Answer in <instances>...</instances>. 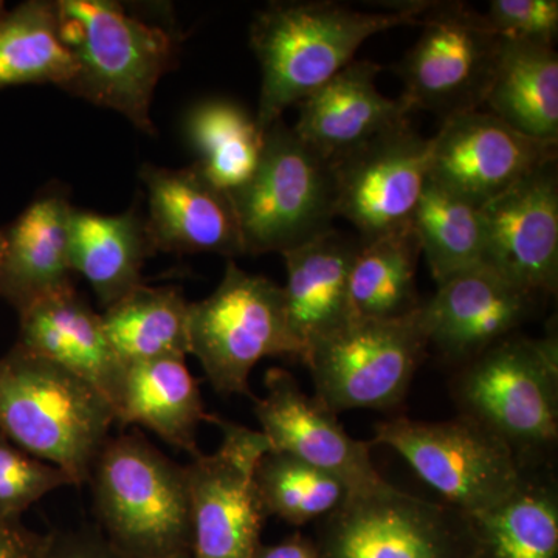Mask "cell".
I'll use <instances>...</instances> for the list:
<instances>
[{"label":"cell","mask_w":558,"mask_h":558,"mask_svg":"<svg viewBox=\"0 0 558 558\" xmlns=\"http://www.w3.org/2000/svg\"><path fill=\"white\" fill-rule=\"evenodd\" d=\"M266 396L255 399L259 432L270 450L292 454L343 481L349 495L387 483L371 461L369 444L351 438L317 396L301 389L288 371H267Z\"/></svg>","instance_id":"16"},{"label":"cell","mask_w":558,"mask_h":558,"mask_svg":"<svg viewBox=\"0 0 558 558\" xmlns=\"http://www.w3.org/2000/svg\"><path fill=\"white\" fill-rule=\"evenodd\" d=\"M484 106L520 134L558 143V57L554 46L501 38Z\"/></svg>","instance_id":"26"},{"label":"cell","mask_w":558,"mask_h":558,"mask_svg":"<svg viewBox=\"0 0 558 558\" xmlns=\"http://www.w3.org/2000/svg\"><path fill=\"white\" fill-rule=\"evenodd\" d=\"M222 444L185 468L193 558H255L267 519L255 483L259 459L270 450L259 429L218 416Z\"/></svg>","instance_id":"12"},{"label":"cell","mask_w":558,"mask_h":558,"mask_svg":"<svg viewBox=\"0 0 558 558\" xmlns=\"http://www.w3.org/2000/svg\"><path fill=\"white\" fill-rule=\"evenodd\" d=\"M154 253L146 218L135 209L109 216L72 208L70 267L87 279L105 310L143 284V266Z\"/></svg>","instance_id":"23"},{"label":"cell","mask_w":558,"mask_h":558,"mask_svg":"<svg viewBox=\"0 0 558 558\" xmlns=\"http://www.w3.org/2000/svg\"><path fill=\"white\" fill-rule=\"evenodd\" d=\"M360 247L359 236L332 229L317 240L282 253L288 271L282 292L300 360L315 341L354 317L349 301V277Z\"/></svg>","instance_id":"22"},{"label":"cell","mask_w":558,"mask_h":558,"mask_svg":"<svg viewBox=\"0 0 558 558\" xmlns=\"http://www.w3.org/2000/svg\"><path fill=\"white\" fill-rule=\"evenodd\" d=\"M116 422L140 425L175 449L196 457V436L209 422L199 385L185 359H160L126 366L116 407Z\"/></svg>","instance_id":"24"},{"label":"cell","mask_w":558,"mask_h":558,"mask_svg":"<svg viewBox=\"0 0 558 558\" xmlns=\"http://www.w3.org/2000/svg\"><path fill=\"white\" fill-rule=\"evenodd\" d=\"M47 543L22 526L21 520L0 519V558H43Z\"/></svg>","instance_id":"35"},{"label":"cell","mask_w":558,"mask_h":558,"mask_svg":"<svg viewBox=\"0 0 558 558\" xmlns=\"http://www.w3.org/2000/svg\"><path fill=\"white\" fill-rule=\"evenodd\" d=\"M421 244L413 226L362 242L351 277L349 301L354 317H409L421 307L416 288Z\"/></svg>","instance_id":"28"},{"label":"cell","mask_w":558,"mask_h":558,"mask_svg":"<svg viewBox=\"0 0 558 558\" xmlns=\"http://www.w3.org/2000/svg\"><path fill=\"white\" fill-rule=\"evenodd\" d=\"M557 160V143L529 138L490 112L442 121L429 138L428 179L484 207L524 175Z\"/></svg>","instance_id":"14"},{"label":"cell","mask_w":558,"mask_h":558,"mask_svg":"<svg viewBox=\"0 0 558 558\" xmlns=\"http://www.w3.org/2000/svg\"><path fill=\"white\" fill-rule=\"evenodd\" d=\"M484 16L499 38L548 46L556 43L557 0H492Z\"/></svg>","instance_id":"34"},{"label":"cell","mask_w":558,"mask_h":558,"mask_svg":"<svg viewBox=\"0 0 558 558\" xmlns=\"http://www.w3.org/2000/svg\"><path fill=\"white\" fill-rule=\"evenodd\" d=\"M255 558H319L318 550L307 539L295 535L275 546H259Z\"/></svg>","instance_id":"36"},{"label":"cell","mask_w":558,"mask_h":558,"mask_svg":"<svg viewBox=\"0 0 558 558\" xmlns=\"http://www.w3.org/2000/svg\"><path fill=\"white\" fill-rule=\"evenodd\" d=\"M3 244H5V240H3V231L0 230V259H2Z\"/></svg>","instance_id":"39"},{"label":"cell","mask_w":558,"mask_h":558,"mask_svg":"<svg viewBox=\"0 0 558 558\" xmlns=\"http://www.w3.org/2000/svg\"><path fill=\"white\" fill-rule=\"evenodd\" d=\"M483 264L535 295L558 288L557 160L483 207Z\"/></svg>","instance_id":"15"},{"label":"cell","mask_w":558,"mask_h":558,"mask_svg":"<svg viewBox=\"0 0 558 558\" xmlns=\"http://www.w3.org/2000/svg\"><path fill=\"white\" fill-rule=\"evenodd\" d=\"M72 205L58 191L32 202L3 231L0 296L17 311L73 288L69 258Z\"/></svg>","instance_id":"21"},{"label":"cell","mask_w":558,"mask_h":558,"mask_svg":"<svg viewBox=\"0 0 558 558\" xmlns=\"http://www.w3.org/2000/svg\"><path fill=\"white\" fill-rule=\"evenodd\" d=\"M432 2L389 3L385 13H363L339 2H275L258 13L250 43L263 73L256 123L266 131L284 110L325 86L360 46L389 28L421 25Z\"/></svg>","instance_id":"1"},{"label":"cell","mask_w":558,"mask_h":558,"mask_svg":"<svg viewBox=\"0 0 558 558\" xmlns=\"http://www.w3.org/2000/svg\"><path fill=\"white\" fill-rule=\"evenodd\" d=\"M462 417L501 439L521 468L545 462L558 439V340L508 337L462 365L453 380Z\"/></svg>","instance_id":"4"},{"label":"cell","mask_w":558,"mask_h":558,"mask_svg":"<svg viewBox=\"0 0 558 558\" xmlns=\"http://www.w3.org/2000/svg\"><path fill=\"white\" fill-rule=\"evenodd\" d=\"M411 226L439 284L483 264V207L427 180Z\"/></svg>","instance_id":"30"},{"label":"cell","mask_w":558,"mask_h":558,"mask_svg":"<svg viewBox=\"0 0 558 558\" xmlns=\"http://www.w3.org/2000/svg\"><path fill=\"white\" fill-rule=\"evenodd\" d=\"M427 347L418 310L402 318L352 317L315 341L301 362L314 396L333 413L391 410L405 398Z\"/></svg>","instance_id":"8"},{"label":"cell","mask_w":558,"mask_h":558,"mask_svg":"<svg viewBox=\"0 0 558 558\" xmlns=\"http://www.w3.org/2000/svg\"><path fill=\"white\" fill-rule=\"evenodd\" d=\"M255 483L267 517L295 526L326 519L349 498V488L332 473L282 451L259 459Z\"/></svg>","instance_id":"32"},{"label":"cell","mask_w":558,"mask_h":558,"mask_svg":"<svg viewBox=\"0 0 558 558\" xmlns=\"http://www.w3.org/2000/svg\"><path fill=\"white\" fill-rule=\"evenodd\" d=\"M64 486L69 473L33 457L0 433V519L21 520L35 502Z\"/></svg>","instance_id":"33"},{"label":"cell","mask_w":558,"mask_h":558,"mask_svg":"<svg viewBox=\"0 0 558 558\" xmlns=\"http://www.w3.org/2000/svg\"><path fill=\"white\" fill-rule=\"evenodd\" d=\"M337 218L347 219L362 242L410 226L428 180L429 138L410 123L369 140L330 161Z\"/></svg>","instance_id":"13"},{"label":"cell","mask_w":558,"mask_h":558,"mask_svg":"<svg viewBox=\"0 0 558 558\" xmlns=\"http://www.w3.org/2000/svg\"><path fill=\"white\" fill-rule=\"evenodd\" d=\"M230 197L245 255H282L328 233L337 218L332 167L282 119L264 131L258 167Z\"/></svg>","instance_id":"6"},{"label":"cell","mask_w":558,"mask_h":558,"mask_svg":"<svg viewBox=\"0 0 558 558\" xmlns=\"http://www.w3.org/2000/svg\"><path fill=\"white\" fill-rule=\"evenodd\" d=\"M190 354L220 395L250 396V373L266 357L301 359L281 286L227 264L208 299L190 303Z\"/></svg>","instance_id":"7"},{"label":"cell","mask_w":558,"mask_h":558,"mask_svg":"<svg viewBox=\"0 0 558 558\" xmlns=\"http://www.w3.org/2000/svg\"><path fill=\"white\" fill-rule=\"evenodd\" d=\"M75 62L62 43L57 2L31 0L0 20V89L72 80Z\"/></svg>","instance_id":"29"},{"label":"cell","mask_w":558,"mask_h":558,"mask_svg":"<svg viewBox=\"0 0 558 558\" xmlns=\"http://www.w3.org/2000/svg\"><path fill=\"white\" fill-rule=\"evenodd\" d=\"M468 517L475 558H558V487L545 464L524 469L505 501Z\"/></svg>","instance_id":"25"},{"label":"cell","mask_w":558,"mask_h":558,"mask_svg":"<svg viewBox=\"0 0 558 558\" xmlns=\"http://www.w3.org/2000/svg\"><path fill=\"white\" fill-rule=\"evenodd\" d=\"M186 132L197 167L219 189L229 193L240 189L258 167L264 131L236 102H202L191 110Z\"/></svg>","instance_id":"31"},{"label":"cell","mask_w":558,"mask_h":558,"mask_svg":"<svg viewBox=\"0 0 558 558\" xmlns=\"http://www.w3.org/2000/svg\"><path fill=\"white\" fill-rule=\"evenodd\" d=\"M20 317L17 347L86 380L116 407L126 368L110 347L101 315L75 289L38 301Z\"/></svg>","instance_id":"20"},{"label":"cell","mask_w":558,"mask_h":558,"mask_svg":"<svg viewBox=\"0 0 558 558\" xmlns=\"http://www.w3.org/2000/svg\"><path fill=\"white\" fill-rule=\"evenodd\" d=\"M538 300L481 264L439 284L418 307V317L428 344L464 365L513 336L534 317Z\"/></svg>","instance_id":"17"},{"label":"cell","mask_w":558,"mask_h":558,"mask_svg":"<svg viewBox=\"0 0 558 558\" xmlns=\"http://www.w3.org/2000/svg\"><path fill=\"white\" fill-rule=\"evenodd\" d=\"M119 553L116 550V557L108 550L92 546L89 543H64L58 549H53L51 543H47V548L44 550L43 558H117Z\"/></svg>","instance_id":"37"},{"label":"cell","mask_w":558,"mask_h":558,"mask_svg":"<svg viewBox=\"0 0 558 558\" xmlns=\"http://www.w3.org/2000/svg\"><path fill=\"white\" fill-rule=\"evenodd\" d=\"M319 558H475L469 517L389 483L326 517Z\"/></svg>","instance_id":"11"},{"label":"cell","mask_w":558,"mask_h":558,"mask_svg":"<svg viewBox=\"0 0 558 558\" xmlns=\"http://www.w3.org/2000/svg\"><path fill=\"white\" fill-rule=\"evenodd\" d=\"M190 303L175 288L140 284L101 314L106 336L126 366L190 354Z\"/></svg>","instance_id":"27"},{"label":"cell","mask_w":558,"mask_h":558,"mask_svg":"<svg viewBox=\"0 0 558 558\" xmlns=\"http://www.w3.org/2000/svg\"><path fill=\"white\" fill-rule=\"evenodd\" d=\"M142 179L148 189L146 226L156 253L245 255L229 191L215 185L196 163L182 170L145 167Z\"/></svg>","instance_id":"18"},{"label":"cell","mask_w":558,"mask_h":558,"mask_svg":"<svg viewBox=\"0 0 558 558\" xmlns=\"http://www.w3.org/2000/svg\"><path fill=\"white\" fill-rule=\"evenodd\" d=\"M95 509L124 558H189L185 468L137 435L108 439L89 481Z\"/></svg>","instance_id":"5"},{"label":"cell","mask_w":558,"mask_h":558,"mask_svg":"<svg viewBox=\"0 0 558 558\" xmlns=\"http://www.w3.org/2000/svg\"><path fill=\"white\" fill-rule=\"evenodd\" d=\"M414 46L396 65L410 112L425 110L447 120L486 102L501 38L484 13L464 2H432L418 17Z\"/></svg>","instance_id":"9"},{"label":"cell","mask_w":558,"mask_h":558,"mask_svg":"<svg viewBox=\"0 0 558 558\" xmlns=\"http://www.w3.org/2000/svg\"><path fill=\"white\" fill-rule=\"evenodd\" d=\"M57 10L62 43L75 62L62 89L156 134L150 105L161 76L174 64V36L130 16L112 0H60Z\"/></svg>","instance_id":"3"},{"label":"cell","mask_w":558,"mask_h":558,"mask_svg":"<svg viewBox=\"0 0 558 558\" xmlns=\"http://www.w3.org/2000/svg\"><path fill=\"white\" fill-rule=\"evenodd\" d=\"M112 424L109 400L70 371L17 344L0 357V433L75 486L89 481Z\"/></svg>","instance_id":"2"},{"label":"cell","mask_w":558,"mask_h":558,"mask_svg":"<svg viewBox=\"0 0 558 558\" xmlns=\"http://www.w3.org/2000/svg\"><path fill=\"white\" fill-rule=\"evenodd\" d=\"M7 7H5V2H2V0H0V20H2L3 16H5V13H7Z\"/></svg>","instance_id":"38"},{"label":"cell","mask_w":558,"mask_h":558,"mask_svg":"<svg viewBox=\"0 0 558 558\" xmlns=\"http://www.w3.org/2000/svg\"><path fill=\"white\" fill-rule=\"evenodd\" d=\"M380 65L349 62L325 86L300 102L293 131L323 159H340L385 132L410 123L405 102L391 100L377 89Z\"/></svg>","instance_id":"19"},{"label":"cell","mask_w":558,"mask_h":558,"mask_svg":"<svg viewBox=\"0 0 558 558\" xmlns=\"http://www.w3.org/2000/svg\"><path fill=\"white\" fill-rule=\"evenodd\" d=\"M374 444L399 453L418 478L465 515L505 501L524 473L501 439L462 416L446 422L391 418L377 425Z\"/></svg>","instance_id":"10"}]
</instances>
